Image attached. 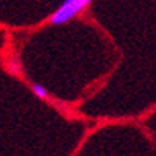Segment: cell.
<instances>
[{
    "mask_svg": "<svg viewBox=\"0 0 156 156\" xmlns=\"http://www.w3.org/2000/svg\"><path fill=\"white\" fill-rule=\"evenodd\" d=\"M92 0H64V2L51 12L47 19V25L50 27H62L75 19L84 16L89 11Z\"/></svg>",
    "mask_w": 156,
    "mask_h": 156,
    "instance_id": "cell-1",
    "label": "cell"
},
{
    "mask_svg": "<svg viewBox=\"0 0 156 156\" xmlns=\"http://www.w3.org/2000/svg\"><path fill=\"white\" fill-rule=\"evenodd\" d=\"M30 89H31L33 95H34L37 100H42V101L48 100V90H47V87H45L44 84L36 83V81H31V83H30Z\"/></svg>",
    "mask_w": 156,
    "mask_h": 156,
    "instance_id": "cell-2",
    "label": "cell"
}]
</instances>
